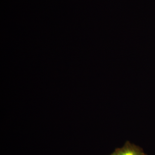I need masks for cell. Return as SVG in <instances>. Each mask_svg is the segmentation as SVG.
Instances as JSON below:
<instances>
[{
    "label": "cell",
    "mask_w": 155,
    "mask_h": 155,
    "mask_svg": "<svg viewBox=\"0 0 155 155\" xmlns=\"http://www.w3.org/2000/svg\"><path fill=\"white\" fill-rule=\"evenodd\" d=\"M109 155H148L140 147L127 141L121 148H118Z\"/></svg>",
    "instance_id": "cell-1"
}]
</instances>
